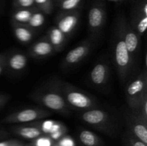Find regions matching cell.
<instances>
[{
  "label": "cell",
  "mask_w": 147,
  "mask_h": 146,
  "mask_svg": "<svg viewBox=\"0 0 147 146\" xmlns=\"http://www.w3.org/2000/svg\"><path fill=\"white\" fill-rule=\"evenodd\" d=\"M22 143L20 140H9L0 142V146H17L22 145Z\"/></svg>",
  "instance_id": "f1b7e54d"
},
{
  "label": "cell",
  "mask_w": 147,
  "mask_h": 146,
  "mask_svg": "<svg viewBox=\"0 0 147 146\" xmlns=\"http://www.w3.org/2000/svg\"><path fill=\"white\" fill-rule=\"evenodd\" d=\"M81 0H59V7L63 11H70L77 10Z\"/></svg>",
  "instance_id": "603a6c76"
},
{
  "label": "cell",
  "mask_w": 147,
  "mask_h": 146,
  "mask_svg": "<svg viewBox=\"0 0 147 146\" xmlns=\"http://www.w3.org/2000/svg\"><path fill=\"white\" fill-rule=\"evenodd\" d=\"M33 146H34V145H33Z\"/></svg>",
  "instance_id": "74e56055"
},
{
  "label": "cell",
  "mask_w": 147,
  "mask_h": 146,
  "mask_svg": "<svg viewBox=\"0 0 147 146\" xmlns=\"http://www.w3.org/2000/svg\"><path fill=\"white\" fill-rule=\"evenodd\" d=\"M125 121L129 131L147 145V120L138 113L130 110L125 115Z\"/></svg>",
  "instance_id": "52a82bcc"
},
{
  "label": "cell",
  "mask_w": 147,
  "mask_h": 146,
  "mask_svg": "<svg viewBox=\"0 0 147 146\" xmlns=\"http://www.w3.org/2000/svg\"><path fill=\"white\" fill-rule=\"evenodd\" d=\"M106 11L101 2H96L91 6L88 16V26L90 34L96 37L103 29L106 21Z\"/></svg>",
  "instance_id": "ba28073f"
},
{
  "label": "cell",
  "mask_w": 147,
  "mask_h": 146,
  "mask_svg": "<svg viewBox=\"0 0 147 146\" xmlns=\"http://www.w3.org/2000/svg\"><path fill=\"white\" fill-rule=\"evenodd\" d=\"M9 98L10 97L8 94H0V108L7 102Z\"/></svg>",
  "instance_id": "4dcf8cb0"
},
{
  "label": "cell",
  "mask_w": 147,
  "mask_h": 146,
  "mask_svg": "<svg viewBox=\"0 0 147 146\" xmlns=\"http://www.w3.org/2000/svg\"><path fill=\"white\" fill-rule=\"evenodd\" d=\"M110 77V65L108 61H99L94 64L89 74V80L93 85H106Z\"/></svg>",
  "instance_id": "4fadbf2b"
},
{
  "label": "cell",
  "mask_w": 147,
  "mask_h": 146,
  "mask_svg": "<svg viewBox=\"0 0 147 146\" xmlns=\"http://www.w3.org/2000/svg\"><path fill=\"white\" fill-rule=\"evenodd\" d=\"M111 1H114V2H118V1H120V0H109Z\"/></svg>",
  "instance_id": "e575fe53"
},
{
  "label": "cell",
  "mask_w": 147,
  "mask_h": 146,
  "mask_svg": "<svg viewBox=\"0 0 147 146\" xmlns=\"http://www.w3.org/2000/svg\"><path fill=\"white\" fill-rule=\"evenodd\" d=\"M80 13L77 10L63 11L57 15L56 27L66 36L71 35L78 24Z\"/></svg>",
  "instance_id": "9c48e42d"
},
{
  "label": "cell",
  "mask_w": 147,
  "mask_h": 146,
  "mask_svg": "<svg viewBox=\"0 0 147 146\" xmlns=\"http://www.w3.org/2000/svg\"><path fill=\"white\" fill-rule=\"evenodd\" d=\"M31 98L50 111L63 115H68L70 113V110L57 87L55 80L35 90L32 94Z\"/></svg>",
  "instance_id": "7a4b0ae2"
},
{
  "label": "cell",
  "mask_w": 147,
  "mask_h": 146,
  "mask_svg": "<svg viewBox=\"0 0 147 146\" xmlns=\"http://www.w3.org/2000/svg\"><path fill=\"white\" fill-rule=\"evenodd\" d=\"M55 52L53 46L45 38L38 40L32 44L29 48V54L35 59H41L47 57L53 54Z\"/></svg>",
  "instance_id": "2e32d148"
},
{
  "label": "cell",
  "mask_w": 147,
  "mask_h": 146,
  "mask_svg": "<svg viewBox=\"0 0 147 146\" xmlns=\"http://www.w3.org/2000/svg\"><path fill=\"white\" fill-rule=\"evenodd\" d=\"M80 119L85 123L100 131L110 133L114 127L113 120L107 112L98 108L83 111Z\"/></svg>",
  "instance_id": "5b68a950"
},
{
  "label": "cell",
  "mask_w": 147,
  "mask_h": 146,
  "mask_svg": "<svg viewBox=\"0 0 147 146\" xmlns=\"http://www.w3.org/2000/svg\"><path fill=\"white\" fill-rule=\"evenodd\" d=\"M129 23L140 37L144 35L147 28V0L138 4Z\"/></svg>",
  "instance_id": "5bb4252c"
},
{
  "label": "cell",
  "mask_w": 147,
  "mask_h": 146,
  "mask_svg": "<svg viewBox=\"0 0 147 146\" xmlns=\"http://www.w3.org/2000/svg\"><path fill=\"white\" fill-rule=\"evenodd\" d=\"M13 5L16 9L36 8L34 0H13Z\"/></svg>",
  "instance_id": "cb8c5ba5"
},
{
  "label": "cell",
  "mask_w": 147,
  "mask_h": 146,
  "mask_svg": "<svg viewBox=\"0 0 147 146\" xmlns=\"http://www.w3.org/2000/svg\"><path fill=\"white\" fill-rule=\"evenodd\" d=\"M147 94V72L144 69L139 75L128 83L126 97L131 111L137 113L141 102Z\"/></svg>",
  "instance_id": "277c9868"
},
{
  "label": "cell",
  "mask_w": 147,
  "mask_h": 146,
  "mask_svg": "<svg viewBox=\"0 0 147 146\" xmlns=\"http://www.w3.org/2000/svg\"><path fill=\"white\" fill-rule=\"evenodd\" d=\"M14 134L24 139H36L45 134L42 128V122H32L23 124H16L9 128Z\"/></svg>",
  "instance_id": "8fae6325"
},
{
  "label": "cell",
  "mask_w": 147,
  "mask_h": 146,
  "mask_svg": "<svg viewBox=\"0 0 147 146\" xmlns=\"http://www.w3.org/2000/svg\"><path fill=\"white\" fill-rule=\"evenodd\" d=\"M52 142L50 137H40L35 142L34 146H51Z\"/></svg>",
  "instance_id": "4316f807"
},
{
  "label": "cell",
  "mask_w": 147,
  "mask_h": 146,
  "mask_svg": "<svg viewBox=\"0 0 147 146\" xmlns=\"http://www.w3.org/2000/svg\"><path fill=\"white\" fill-rule=\"evenodd\" d=\"M50 115V112L45 108L30 107L14 112L4 117L1 122L4 124H23L44 119Z\"/></svg>",
  "instance_id": "8992f818"
},
{
  "label": "cell",
  "mask_w": 147,
  "mask_h": 146,
  "mask_svg": "<svg viewBox=\"0 0 147 146\" xmlns=\"http://www.w3.org/2000/svg\"><path fill=\"white\" fill-rule=\"evenodd\" d=\"M126 143L128 146H146V144L134 136L131 133H129L126 137Z\"/></svg>",
  "instance_id": "d4e9b609"
},
{
  "label": "cell",
  "mask_w": 147,
  "mask_h": 146,
  "mask_svg": "<svg viewBox=\"0 0 147 146\" xmlns=\"http://www.w3.org/2000/svg\"><path fill=\"white\" fill-rule=\"evenodd\" d=\"M80 141L85 146H98L100 140L98 135L88 130H82L79 134Z\"/></svg>",
  "instance_id": "ffe728a7"
},
{
  "label": "cell",
  "mask_w": 147,
  "mask_h": 146,
  "mask_svg": "<svg viewBox=\"0 0 147 146\" xmlns=\"http://www.w3.org/2000/svg\"><path fill=\"white\" fill-rule=\"evenodd\" d=\"M7 135H8V133L7 132L3 130H0V139L6 137Z\"/></svg>",
  "instance_id": "1f68e13d"
},
{
  "label": "cell",
  "mask_w": 147,
  "mask_h": 146,
  "mask_svg": "<svg viewBox=\"0 0 147 146\" xmlns=\"http://www.w3.org/2000/svg\"><path fill=\"white\" fill-rule=\"evenodd\" d=\"M35 10H37L36 8L16 9L11 16V21L19 24H27L30 17Z\"/></svg>",
  "instance_id": "d6986e66"
},
{
  "label": "cell",
  "mask_w": 147,
  "mask_h": 146,
  "mask_svg": "<svg viewBox=\"0 0 147 146\" xmlns=\"http://www.w3.org/2000/svg\"><path fill=\"white\" fill-rule=\"evenodd\" d=\"M7 54H0V64L5 62Z\"/></svg>",
  "instance_id": "d6a6232c"
},
{
  "label": "cell",
  "mask_w": 147,
  "mask_h": 146,
  "mask_svg": "<svg viewBox=\"0 0 147 146\" xmlns=\"http://www.w3.org/2000/svg\"><path fill=\"white\" fill-rule=\"evenodd\" d=\"M136 113L140 115L144 119L147 120V94L144 97L143 100L139 106V110Z\"/></svg>",
  "instance_id": "484cf974"
},
{
  "label": "cell",
  "mask_w": 147,
  "mask_h": 146,
  "mask_svg": "<svg viewBox=\"0 0 147 146\" xmlns=\"http://www.w3.org/2000/svg\"><path fill=\"white\" fill-rule=\"evenodd\" d=\"M45 38L53 46L55 52L60 51L63 49L67 40V37L57 27H50L47 31Z\"/></svg>",
  "instance_id": "ac0fdd59"
},
{
  "label": "cell",
  "mask_w": 147,
  "mask_h": 146,
  "mask_svg": "<svg viewBox=\"0 0 147 146\" xmlns=\"http://www.w3.org/2000/svg\"><path fill=\"white\" fill-rule=\"evenodd\" d=\"M17 146H24V145H23V144H22V145H17Z\"/></svg>",
  "instance_id": "d590c367"
},
{
  "label": "cell",
  "mask_w": 147,
  "mask_h": 146,
  "mask_svg": "<svg viewBox=\"0 0 147 146\" xmlns=\"http://www.w3.org/2000/svg\"><path fill=\"white\" fill-rule=\"evenodd\" d=\"M45 21V16L42 11H39L38 9L35 10L32 14V17L29 20L27 25L32 29L38 28L42 27Z\"/></svg>",
  "instance_id": "44dd1931"
},
{
  "label": "cell",
  "mask_w": 147,
  "mask_h": 146,
  "mask_svg": "<svg viewBox=\"0 0 147 146\" xmlns=\"http://www.w3.org/2000/svg\"><path fill=\"white\" fill-rule=\"evenodd\" d=\"M120 1H122V0H120Z\"/></svg>",
  "instance_id": "8d00e7d4"
},
{
  "label": "cell",
  "mask_w": 147,
  "mask_h": 146,
  "mask_svg": "<svg viewBox=\"0 0 147 146\" xmlns=\"http://www.w3.org/2000/svg\"><path fill=\"white\" fill-rule=\"evenodd\" d=\"M56 80V83L70 110L86 111L98 108V102L94 97L66 82Z\"/></svg>",
  "instance_id": "3957f363"
},
{
  "label": "cell",
  "mask_w": 147,
  "mask_h": 146,
  "mask_svg": "<svg viewBox=\"0 0 147 146\" xmlns=\"http://www.w3.org/2000/svg\"><path fill=\"white\" fill-rule=\"evenodd\" d=\"M4 69H5V62L0 64V74L3 72Z\"/></svg>",
  "instance_id": "836d02e7"
},
{
  "label": "cell",
  "mask_w": 147,
  "mask_h": 146,
  "mask_svg": "<svg viewBox=\"0 0 147 146\" xmlns=\"http://www.w3.org/2000/svg\"><path fill=\"white\" fill-rule=\"evenodd\" d=\"M27 57L21 52L16 51L6 56L5 69L12 73H20L27 65Z\"/></svg>",
  "instance_id": "9a60e30c"
},
{
  "label": "cell",
  "mask_w": 147,
  "mask_h": 146,
  "mask_svg": "<svg viewBox=\"0 0 147 146\" xmlns=\"http://www.w3.org/2000/svg\"><path fill=\"white\" fill-rule=\"evenodd\" d=\"M92 44L89 41H83L77 47L72 49L64 57L62 62L63 68H69L82 61L91 50Z\"/></svg>",
  "instance_id": "30bf717a"
},
{
  "label": "cell",
  "mask_w": 147,
  "mask_h": 146,
  "mask_svg": "<svg viewBox=\"0 0 147 146\" xmlns=\"http://www.w3.org/2000/svg\"><path fill=\"white\" fill-rule=\"evenodd\" d=\"M34 6L43 14H51L53 10V0H34Z\"/></svg>",
  "instance_id": "7402d4cb"
},
{
  "label": "cell",
  "mask_w": 147,
  "mask_h": 146,
  "mask_svg": "<svg viewBox=\"0 0 147 146\" xmlns=\"http://www.w3.org/2000/svg\"><path fill=\"white\" fill-rule=\"evenodd\" d=\"M66 131H67V128H66L65 126H63V127H61V128L59 129V130H56V131L54 132V133H50V136L52 139L57 140V139L63 137V135H64L65 134Z\"/></svg>",
  "instance_id": "83f0119b"
},
{
  "label": "cell",
  "mask_w": 147,
  "mask_h": 146,
  "mask_svg": "<svg viewBox=\"0 0 147 146\" xmlns=\"http://www.w3.org/2000/svg\"><path fill=\"white\" fill-rule=\"evenodd\" d=\"M11 28L14 37L22 44H28L32 40L34 31L27 24H19L15 21H11Z\"/></svg>",
  "instance_id": "e0dca14e"
},
{
  "label": "cell",
  "mask_w": 147,
  "mask_h": 146,
  "mask_svg": "<svg viewBox=\"0 0 147 146\" xmlns=\"http://www.w3.org/2000/svg\"><path fill=\"white\" fill-rule=\"evenodd\" d=\"M59 146H74V143L70 137H65L60 141Z\"/></svg>",
  "instance_id": "f546056e"
},
{
  "label": "cell",
  "mask_w": 147,
  "mask_h": 146,
  "mask_svg": "<svg viewBox=\"0 0 147 146\" xmlns=\"http://www.w3.org/2000/svg\"><path fill=\"white\" fill-rule=\"evenodd\" d=\"M123 34L126 48L131 55L134 61L136 62V58L137 57L140 46L141 37L131 27L129 21H126V19L123 20Z\"/></svg>",
  "instance_id": "7c38bea8"
},
{
  "label": "cell",
  "mask_w": 147,
  "mask_h": 146,
  "mask_svg": "<svg viewBox=\"0 0 147 146\" xmlns=\"http://www.w3.org/2000/svg\"><path fill=\"white\" fill-rule=\"evenodd\" d=\"M125 17H119L116 23L112 43V60L121 81L125 82L134 69L135 62L126 48L123 40V25Z\"/></svg>",
  "instance_id": "6da1fadb"
}]
</instances>
